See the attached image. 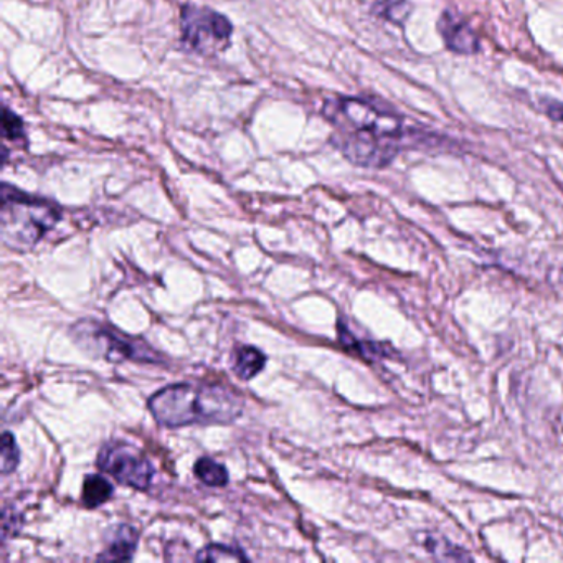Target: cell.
<instances>
[{"instance_id": "cell-1", "label": "cell", "mask_w": 563, "mask_h": 563, "mask_svg": "<svg viewBox=\"0 0 563 563\" xmlns=\"http://www.w3.org/2000/svg\"><path fill=\"white\" fill-rule=\"evenodd\" d=\"M322 115L332 128L331 144L349 163L366 169H384L404 149L428 141V135L367 98H332L325 101Z\"/></svg>"}, {"instance_id": "cell-2", "label": "cell", "mask_w": 563, "mask_h": 563, "mask_svg": "<svg viewBox=\"0 0 563 563\" xmlns=\"http://www.w3.org/2000/svg\"><path fill=\"white\" fill-rule=\"evenodd\" d=\"M149 410L159 425L182 428L191 425H227L240 419L243 404L220 385L174 384L149 398Z\"/></svg>"}, {"instance_id": "cell-3", "label": "cell", "mask_w": 563, "mask_h": 563, "mask_svg": "<svg viewBox=\"0 0 563 563\" xmlns=\"http://www.w3.org/2000/svg\"><path fill=\"white\" fill-rule=\"evenodd\" d=\"M62 218V208L55 202L35 197L4 183L0 201V239L9 249L28 252Z\"/></svg>"}, {"instance_id": "cell-4", "label": "cell", "mask_w": 563, "mask_h": 563, "mask_svg": "<svg viewBox=\"0 0 563 563\" xmlns=\"http://www.w3.org/2000/svg\"><path fill=\"white\" fill-rule=\"evenodd\" d=\"M69 335L85 353L100 357L107 362L118 363L132 360V362L157 363L161 360L156 350L141 337L125 334L103 322L85 319L69 329Z\"/></svg>"}, {"instance_id": "cell-5", "label": "cell", "mask_w": 563, "mask_h": 563, "mask_svg": "<svg viewBox=\"0 0 563 563\" xmlns=\"http://www.w3.org/2000/svg\"><path fill=\"white\" fill-rule=\"evenodd\" d=\"M180 34L187 49L201 55H214L229 46L233 25L212 9L185 5L180 15Z\"/></svg>"}, {"instance_id": "cell-6", "label": "cell", "mask_w": 563, "mask_h": 563, "mask_svg": "<svg viewBox=\"0 0 563 563\" xmlns=\"http://www.w3.org/2000/svg\"><path fill=\"white\" fill-rule=\"evenodd\" d=\"M97 464L104 473L138 491H148L156 476L153 463L128 443H106L98 453Z\"/></svg>"}, {"instance_id": "cell-7", "label": "cell", "mask_w": 563, "mask_h": 563, "mask_svg": "<svg viewBox=\"0 0 563 563\" xmlns=\"http://www.w3.org/2000/svg\"><path fill=\"white\" fill-rule=\"evenodd\" d=\"M438 31L451 52L474 55L479 52V39L466 21L457 12H443L438 21Z\"/></svg>"}, {"instance_id": "cell-8", "label": "cell", "mask_w": 563, "mask_h": 563, "mask_svg": "<svg viewBox=\"0 0 563 563\" xmlns=\"http://www.w3.org/2000/svg\"><path fill=\"white\" fill-rule=\"evenodd\" d=\"M138 533L129 525H119L115 536L111 537L104 552L98 556V560H107V562H121V560H131L135 555L136 547H138Z\"/></svg>"}, {"instance_id": "cell-9", "label": "cell", "mask_w": 563, "mask_h": 563, "mask_svg": "<svg viewBox=\"0 0 563 563\" xmlns=\"http://www.w3.org/2000/svg\"><path fill=\"white\" fill-rule=\"evenodd\" d=\"M267 356L261 350L252 346H242L235 350V359H233V370L242 381H252L265 369Z\"/></svg>"}, {"instance_id": "cell-10", "label": "cell", "mask_w": 563, "mask_h": 563, "mask_svg": "<svg viewBox=\"0 0 563 563\" xmlns=\"http://www.w3.org/2000/svg\"><path fill=\"white\" fill-rule=\"evenodd\" d=\"M115 495V487L101 474H90L85 477L81 501L88 509H97L106 504Z\"/></svg>"}, {"instance_id": "cell-11", "label": "cell", "mask_w": 563, "mask_h": 563, "mask_svg": "<svg viewBox=\"0 0 563 563\" xmlns=\"http://www.w3.org/2000/svg\"><path fill=\"white\" fill-rule=\"evenodd\" d=\"M194 473L205 486L225 487L230 481L227 468L218 461L212 460V458H201L194 464Z\"/></svg>"}, {"instance_id": "cell-12", "label": "cell", "mask_w": 563, "mask_h": 563, "mask_svg": "<svg viewBox=\"0 0 563 563\" xmlns=\"http://www.w3.org/2000/svg\"><path fill=\"white\" fill-rule=\"evenodd\" d=\"M197 560L201 562H246L248 556L235 547L212 543L197 553Z\"/></svg>"}, {"instance_id": "cell-13", "label": "cell", "mask_w": 563, "mask_h": 563, "mask_svg": "<svg viewBox=\"0 0 563 563\" xmlns=\"http://www.w3.org/2000/svg\"><path fill=\"white\" fill-rule=\"evenodd\" d=\"M340 337L341 343H343V346H346L347 349L350 350H357V353H359L360 356L366 357V359L373 360L388 356V353H385L384 349H381V347L375 346V344L357 343L356 337H354V335L350 334L349 331H347V328L343 324V322H341L340 324Z\"/></svg>"}, {"instance_id": "cell-14", "label": "cell", "mask_w": 563, "mask_h": 563, "mask_svg": "<svg viewBox=\"0 0 563 563\" xmlns=\"http://www.w3.org/2000/svg\"><path fill=\"white\" fill-rule=\"evenodd\" d=\"M426 550L433 555L438 556V559L443 560H471V556L468 553H464L463 550L458 549V547L451 546L446 539H439V537L435 536H426L425 540Z\"/></svg>"}, {"instance_id": "cell-15", "label": "cell", "mask_w": 563, "mask_h": 563, "mask_svg": "<svg viewBox=\"0 0 563 563\" xmlns=\"http://www.w3.org/2000/svg\"><path fill=\"white\" fill-rule=\"evenodd\" d=\"M18 463H21V449H18L17 442H15L12 433L5 432L2 435V474L9 476L17 470Z\"/></svg>"}, {"instance_id": "cell-16", "label": "cell", "mask_w": 563, "mask_h": 563, "mask_svg": "<svg viewBox=\"0 0 563 563\" xmlns=\"http://www.w3.org/2000/svg\"><path fill=\"white\" fill-rule=\"evenodd\" d=\"M2 132H4V139L25 141L24 121L9 107H4V115H2Z\"/></svg>"}, {"instance_id": "cell-17", "label": "cell", "mask_w": 563, "mask_h": 563, "mask_svg": "<svg viewBox=\"0 0 563 563\" xmlns=\"http://www.w3.org/2000/svg\"><path fill=\"white\" fill-rule=\"evenodd\" d=\"M378 11L381 17L388 18L395 24H404L405 18L410 14L411 5L408 4V0H397V2L392 0V2L379 5Z\"/></svg>"}, {"instance_id": "cell-18", "label": "cell", "mask_w": 563, "mask_h": 563, "mask_svg": "<svg viewBox=\"0 0 563 563\" xmlns=\"http://www.w3.org/2000/svg\"><path fill=\"white\" fill-rule=\"evenodd\" d=\"M543 110L553 121L563 123V104L559 101H543Z\"/></svg>"}]
</instances>
